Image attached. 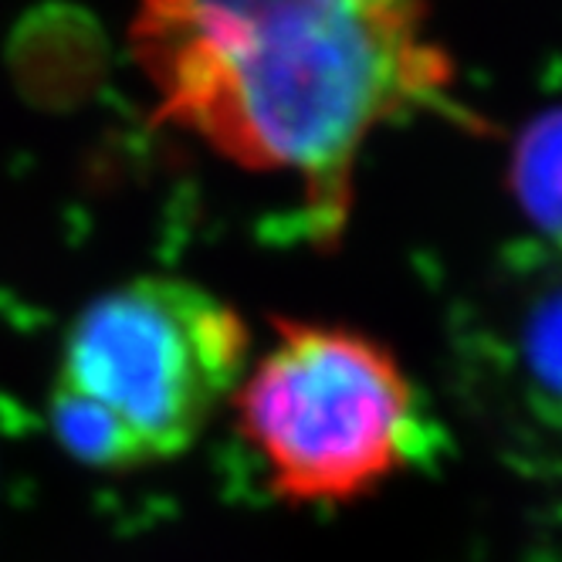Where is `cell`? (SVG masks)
<instances>
[{
	"label": "cell",
	"instance_id": "obj_1",
	"mask_svg": "<svg viewBox=\"0 0 562 562\" xmlns=\"http://www.w3.org/2000/svg\"><path fill=\"white\" fill-rule=\"evenodd\" d=\"M420 4H190L156 0L130 48L156 115L258 173L295 177L323 245L342 234L367 139L440 105L451 58Z\"/></svg>",
	"mask_w": 562,
	"mask_h": 562
},
{
	"label": "cell",
	"instance_id": "obj_2",
	"mask_svg": "<svg viewBox=\"0 0 562 562\" xmlns=\"http://www.w3.org/2000/svg\"><path fill=\"white\" fill-rule=\"evenodd\" d=\"M237 424L295 505H339L380 488L420 437L400 359L367 333L274 318V342L245 373Z\"/></svg>",
	"mask_w": 562,
	"mask_h": 562
},
{
	"label": "cell",
	"instance_id": "obj_3",
	"mask_svg": "<svg viewBox=\"0 0 562 562\" xmlns=\"http://www.w3.org/2000/svg\"><path fill=\"white\" fill-rule=\"evenodd\" d=\"M234 305L187 278L146 274L92 299L68 326L58 383L123 424L149 464L183 454L248 373Z\"/></svg>",
	"mask_w": 562,
	"mask_h": 562
},
{
	"label": "cell",
	"instance_id": "obj_4",
	"mask_svg": "<svg viewBox=\"0 0 562 562\" xmlns=\"http://www.w3.org/2000/svg\"><path fill=\"white\" fill-rule=\"evenodd\" d=\"M492 346L521 407L562 437V237H532L505 255Z\"/></svg>",
	"mask_w": 562,
	"mask_h": 562
},
{
	"label": "cell",
	"instance_id": "obj_5",
	"mask_svg": "<svg viewBox=\"0 0 562 562\" xmlns=\"http://www.w3.org/2000/svg\"><path fill=\"white\" fill-rule=\"evenodd\" d=\"M11 65L21 89L37 102L68 99L86 68V45L65 14H37L24 21L11 45Z\"/></svg>",
	"mask_w": 562,
	"mask_h": 562
},
{
	"label": "cell",
	"instance_id": "obj_6",
	"mask_svg": "<svg viewBox=\"0 0 562 562\" xmlns=\"http://www.w3.org/2000/svg\"><path fill=\"white\" fill-rule=\"evenodd\" d=\"M52 430L58 445L89 468L99 471H136L146 468L139 440L119 424L95 400L75 393L61 383L52 390Z\"/></svg>",
	"mask_w": 562,
	"mask_h": 562
},
{
	"label": "cell",
	"instance_id": "obj_7",
	"mask_svg": "<svg viewBox=\"0 0 562 562\" xmlns=\"http://www.w3.org/2000/svg\"><path fill=\"white\" fill-rule=\"evenodd\" d=\"M512 190L539 237H562V109L539 115L521 133L512 164Z\"/></svg>",
	"mask_w": 562,
	"mask_h": 562
}]
</instances>
